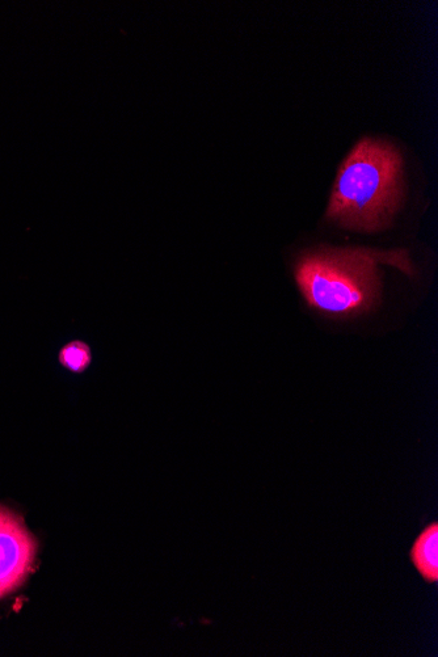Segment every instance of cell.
Here are the masks:
<instances>
[{
	"label": "cell",
	"mask_w": 438,
	"mask_h": 657,
	"mask_svg": "<svg viewBox=\"0 0 438 657\" xmlns=\"http://www.w3.org/2000/svg\"><path fill=\"white\" fill-rule=\"evenodd\" d=\"M403 160L391 143L364 138L341 164L327 217L347 229H386L403 200Z\"/></svg>",
	"instance_id": "2"
},
{
	"label": "cell",
	"mask_w": 438,
	"mask_h": 657,
	"mask_svg": "<svg viewBox=\"0 0 438 657\" xmlns=\"http://www.w3.org/2000/svg\"><path fill=\"white\" fill-rule=\"evenodd\" d=\"M58 361L63 368L73 373H83L90 368L92 362V349L90 344L83 340H71L63 345L58 355Z\"/></svg>",
	"instance_id": "5"
},
{
	"label": "cell",
	"mask_w": 438,
	"mask_h": 657,
	"mask_svg": "<svg viewBox=\"0 0 438 657\" xmlns=\"http://www.w3.org/2000/svg\"><path fill=\"white\" fill-rule=\"evenodd\" d=\"M410 559L421 578L428 584L438 581V524L432 522L425 526L416 537L410 550Z\"/></svg>",
	"instance_id": "4"
},
{
	"label": "cell",
	"mask_w": 438,
	"mask_h": 657,
	"mask_svg": "<svg viewBox=\"0 0 438 657\" xmlns=\"http://www.w3.org/2000/svg\"><path fill=\"white\" fill-rule=\"evenodd\" d=\"M37 541L23 518L0 504V598L20 588L31 574Z\"/></svg>",
	"instance_id": "3"
},
{
	"label": "cell",
	"mask_w": 438,
	"mask_h": 657,
	"mask_svg": "<svg viewBox=\"0 0 438 657\" xmlns=\"http://www.w3.org/2000/svg\"><path fill=\"white\" fill-rule=\"evenodd\" d=\"M408 252H381L365 248H322L302 256L296 280L303 297L314 309L335 318L356 317L379 301V264L393 265L414 276Z\"/></svg>",
	"instance_id": "1"
}]
</instances>
